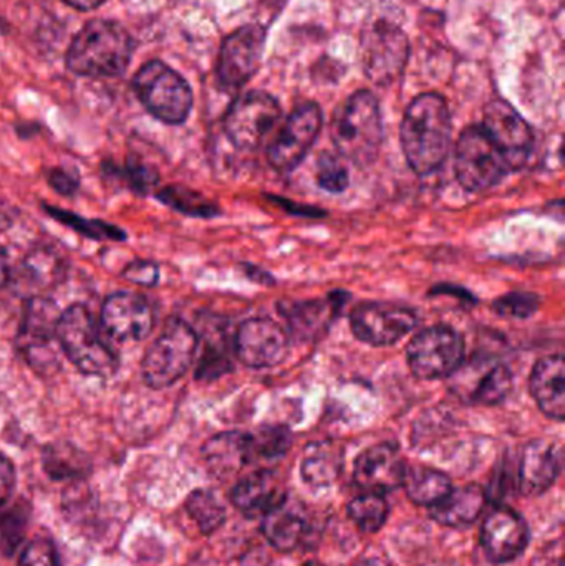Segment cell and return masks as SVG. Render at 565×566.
Instances as JSON below:
<instances>
[{
	"label": "cell",
	"mask_w": 565,
	"mask_h": 566,
	"mask_svg": "<svg viewBox=\"0 0 565 566\" xmlns=\"http://www.w3.org/2000/svg\"><path fill=\"white\" fill-rule=\"evenodd\" d=\"M400 139L408 166L418 176L437 172L451 145V115L447 102L437 93L415 98L405 112Z\"/></svg>",
	"instance_id": "1"
},
{
	"label": "cell",
	"mask_w": 565,
	"mask_h": 566,
	"mask_svg": "<svg viewBox=\"0 0 565 566\" xmlns=\"http://www.w3.org/2000/svg\"><path fill=\"white\" fill-rule=\"evenodd\" d=\"M133 40L125 27L112 20H92L73 39L66 66L76 75L113 78L128 69Z\"/></svg>",
	"instance_id": "2"
},
{
	"label": "cell",
	"mask_w": 565,
	"mask_h": 566,
	"mask_svg": "<svg viewBox=\"0 0 565 566\" xmlns=\"http://www.w3.org/2000/svg\"><path fill=\"white\" fill-rule=\"evenodd\" d=\"M331 135L342 158L358 166L372 165L384 139L377 98L370 92H358L342 103L332 118Z\"/></svg>",
	"instance_id": "3"
},
{
	"label": "cell",
	"mask_w": 565,
	"mask_h": 566,
	"mask_svg": "<svg viewBox=\"0 0 565 566\" xmlns=\"http://www.w3.org/2000/svg\"><path fill=\"white\" fill-rule=\"evenodd\" d=\"M56 343L83 375L108 378L118 369V356L102 338L86 306L73 305L60 315Z\"/></svg>",
	"instance_id": "4"
},
{
	"label": "cell",
	"mask_w": 565,
	"mask_h": 566,
	"mask_svg": "<svg viewBox=\"0 0 565 566\" xmlns=\"http://www.w3.org/2000/svg\"><path fill=\"white\" fill-rule=\"evenodd\" d=\"M198 349V335L181 318H169L161 333L149 346L142 371L146 385L165 389L185 376Z\"/></svg>",
	"instance_id": "5"
},
{
	"label": "cell",
	"mask_w": 565,
	"mask_h": 566,
	"mask_svg": "<svg viewBox=\"0 0 565 566\" xmlns=\"http://www.w3.org/2000/svg\"><path fill=\"white\" fill-rule=\"evenodd\" d=\"M136 95L159 122L181 125L192 108L188 82L158 60L145 63L133 80Z\"/></svg>",
	"instance_id": "6"
},
{
	"label": "cell",
	"mask_w": 565,
	"mask_h": 566,
	"mask_svg": "<svg viewBox=\"0 0 565 566\" xmlns=\"http://www.w3.org/2000/svg\"><path fill=\"white\" fill-rule=\"evenodd\" d=\"M458 181L470 192L490 191L508 175L506 159L483 126L464 129L458 139L454 155Z\"/></svg>",
	"instance_id": "7"
},
{
	"label": "cell",
	"mask_w": 565,
	"mask_h": 566,
	"mask_svg": "<svg viewBox=\"0 0 565 566\" xmlns=\"http://www.w3.org/2000/svg\"><path fill=\"white\" fill-rule=\"evenodd\" d=\"M407 359L417 378H450L463 366V336L450 326H431L414 336L407 348Z\"/></svg>",
	"instance_id": "8"
},
{
	"label": "cell",
	"mask_w": 565,
	"mask_h": 566,
	"mask_svg": "<svg viewBox=\"0 0 565 566\" xmlns=\"http://www.w3.org/2000/svg\"><path fill=\"white\" fill-rule=\"evenodd\" d=\"M281 118V106L274 96L249 92L239 96L226 113L224 132L229 142L242 151H254Z\"/></svg>",
	"instance_id": "9"
},
{
	"label": "cell",
	"mask_w": 565,
	"mask_h": 566,
	"mask_svg": "<svg viewBox=\"0 0 565 566\" xmlns=\"http://www.w3.org/2000/svg\"><path fill=\"white\" fill-rule=\"evenodd\" d=\"M417 325V313L397 303H360L350 315L352 332L370 346L395 345L414 332Z\"/></svg>",
	"instance_id": "10"
},
{
	"label": "cell",
	"mask_w": 565,
	"mask_h": 566,
	"mask_svg": "<svg viewBox=\"0 0 565 566\" xmlns=\"http://www.w3.org/2000/svg\"><path fill=\"white\" fill-rule=\"evenodd\" d=\"M321 129L322 112L315 103L295 108L269 146V165L279 172L294 171L311 151Z\"/></svg>",
	"instance_id": "11"
},
{
	"label": "cell",
	"mask_w": 565,
	"mask_h": 566,
	"mask_svg": "<svg viewBox=\"0 0 565 566\" xmlns=\"http://www.w3.org/2000/svg\"><path fill=\"white\" fill-rule=\"evenodd\" d=\"M362 60L368 78L390 85L404 73L408 60V39L398 27L378 22L362 39Z\"/></svg>",
	"instance_id": "12"
},
{
	"label": "cell",
	"mask_w": 565,
	"mask_h": 566,
	"mask_svg": "<svg viewBox=\"0 0 565 566\" xmlns=\"http://www.w3.org/2000/svg\"><path fill=\"white\" fill-rule=\"evenodd\" d=\"M60 315L55 303L45 296H30L23 312L17 346L25 355L27 361L45 371L56 363L52 343L56 342V325Z\"/></svg>",
	"instance_id": "13"
},
{
	"label": "cell",
	"mask_w": 565,
	"mask_h": 566,
	"mask_svg": "<svg viewBox=\"0 0 565 566\" xmlns=\"http://www.w3.org/2000/svg\"><path fill=\"white\" fill-rule=\"evenodd\" d=\"M486 129L501 155L506 159L510 171L523 168L534 148V135L526 119L503 99H494L484 109Z\"/></svg>",
	"instance_id": "14"
},
{
	"label": "cell",
	"mask_w": 565,
	"mask_h": 566,
	"mask_svg": "<svg viewBox=\"0 0 565 566\" xmlns=\"http://www.w3.org/2000/svg\"><path fill=\"white\" fill-rule=\"evenodd\" d=\"M234 352L239 361L249 368H272L287 356V332L269 318L245 319L236 333Z\"/></svg>",
	"instance_id": "15"
},
{
	"label": "cell",
	"mask_w": 565,
	"mask_h": 566,
	"mask_svg": "<svg viewBox=\"0 0 565 566\" xmlns=\"http://www.w3.org/2000/svg\"><path fill=\"white\" fill-rule=\"evenodd\" d=\"M265 30L259 25H244L222 43L219 52L218 78L228 90L241 88L261 65Z\"/></svg>",
	"instance_id": "16"
},
{
	"label": "cell",
	"mask_w": 565,
	"mask_h": 566,
	"mask_svg": "<svg viewBox=\"0 0 565 566\" xmlns=\"http://www.w3.org/2000/svg\"><path fill=\"white\" fill-rule=\"evenodd\" d=\"M407 462L400 449L391 442L365 449L354 468V481L358 488L372 494H388L397 491L405 482Z\"/></svg>",
	"instance_id": "17"
},
{
	"label": "cell",
	"mask_w": 565,
	"mask_h": 566,
	"mask_svg": "<svg viewBox=\"0 0 565 566\" xmlns=\"http://www.w3.org/2000/svg\"><path fill=\"white\" fill-rule=\"evenodd\" d=\"M481 544L494 564L516 560L530 544L526 521L510 507H498L488 515L481 528Z\"/></svg>",
	"instance_id": "18"
},
{
	"label": "cell",
	"mask_w": 565,
	"mask_h": 566,
	"mask_svg": "<svg viewBox=\"0 0 565 566\" xmlns=\"http://www.w3.org/2000/svg\"><path fill=\"white\" fill-rule=\"evenodd\" d=\"M102 323L119 342H142L151 333L155 316L151 306L136 293H113L103 303Z\"/></svg>",
	"instance_id": "19"
},
{
	"label": "cell",
	"mask_w": 565,
	"mask_h": 566,
	"mask_svg": "<svg viewBox=\"0 0 565 566\" xmlns=\"http://www.w3.org/2000/svg\"><path fill=\"white\" fill-rule=\"evenodd\" d=\"M231 502L245 517L264 518L287 502V492L274 472L259 471L234 485Z\"/></svg>",
	"instance_id": "20"
},
{
	"label": "cell",
	"mask_w": 565,
	"mask_h": 566,
	"mask_svg": "<svg viewBox=\"0 0 565 566\" xmlns=\"http://www.w3.org/2000/svg\"><path fill=\"white\" fill-rule=\"evenodd\" d=\"M561 474V455L556 446L533 441L524 448L520 462V489L526 495H540L556 484Z\"/></svg>",
	"instance_id": "21"
},
{
	"label": "cell",
	"mask_w": 565,
	"mask_h": 566,
	"mask_svg": "<svg viewBox=\"0 0 565 566\" xmlns=\"http://www.w3.org/2000/svg\"><path fill=\"white\" fill-rule=\"evenodd\" d=\"M531 395L547 418H565V361L563 355L540 359L531 373Z\"/></svg>",
	"instance_id": "22"
},
{
	"label": "cell",
	"mask_w": 565,
	"mask_h": 566,
	"mask_svg": "<svg viewBox=\"0 0 565 566\" xmlns=\"http://www.w3.org/2000/svg\"><path fill=\"white\" fill-rule=\"evenodd\" d=\"M202 458L209 471L218 478L238 474L245 465L254 462L252 436L238 431L215 436L202 448Z\"/></svg>",
	"instance_id": "23"
},
{
	"label": "cell",
	"mask_w": 565,
	"mask_h": 566,
	"mask_svg": "<svg viewBox=\"0 0 565 566\" xmlns=\"http://www.w3.org/2000/svg\"><path fill=\"white\" fill-rule=\"evenodd\" d=\"M486 507V492L480 485L453 489L443 501L431 507V518L451 528L474 524Z\"/></svg>",
	"instance_id": "24"
},
{
	"label": "cell",
	"mask_w": 565,
	"mask_h": 566,
	"mask_svg": "<svg viewBox=\"0 0 565 566\" xmlns=\"http://www.w3.org/2000/svg\"><path fill=\"white\" fill-rule=\"evenodd\" d=\"M474 385L464 386L461 396L471 405L494 406L503 402L513 389V375L503 363H480L478 368L471 366Z\"/></svg>",
	"instance_id": "25"
},
{
	"label": "cell",
	"mask_w": 565,
	"mask_h": 566,
	"mask_svg": "<svg viewBox=\"0 0 565 566\" xmlns=\"http://www.w3.org/2000/svg\"><path fill=\"white\" fill-rule=\"evenodd\" d=\"M307 531L305 518L299 512L287 509V502L262 521V534L279 552H292L301 547Z\"/></svg>",
	"instance_id": "26"
},
{
	"label": "cell",
	"mask_w": 565,
	"mask_h": 566,
	"mask_svg": "<svg viewBox=\"0 0 565 566\" xmlns=\"http://www.w3.org/2000/svg\"><path fill=\"white\" fill-rule=\"evenodd\" d=\"M404 485L410 501L427 507H433L453 491L451 479L431 468L407 469Z\"/></svg>",
	"instance_id": "27"
},
{
	"label": "cell",
	"mask_w": 565,
	"mask_h": 566,
	"mask_svg": "<svg viewBox=\"0 0 565 566\" xmlns=\"http://www.w3.org/2000/svg\"><path fill=\"white\" fill-rule=\"evenodd\" d=\"M302 478L314 488L334 484L342 472V452L327 442L311 446L302 461Z\"/></svg>",
	"instance_id": "28"
},
{
	"label": "cell",
	"mask_w": 565,
	"mask_h": 566,
	"mask_svg": "<svg viewBox=\"0 0 565 566\" xmlns=\"http://www.w3.org/2000/svg\"><path fill=\"white\" fill-rule=\"evenodd\" d=\"M63 275H65V268H63L62 259L49 249H36V251L30 252L20 269L22 282L36 292L59 285Z\"/></svg>",
	"instance_id": "29"
},
{
	"label": "cell",
	"mask_w": 565,
	"mask_h": 566,
	"mask_svg": "<svg viewBox=\"0 0 565 566\" xmlns=\"http://www.w3.org/2000/svg\"><path fill=\"white\" fill-rule=\"evenodd\" d=\"M30 521V504L25 499L0 502V552L6 557L22 544Z\"/></svg>",
	"instance_id": "30"
},
{
	"label": "cell",
	"mask_w": 565,
	"mask_h": 566,
	"mask_svg": "<svg viewBox=\"0 0 565 566\" xmlns=\"http://www.w3.org/2000/svg\"><path fill=\"white\" fill-rule=\"evenodd\" d=\"M345 300H347V296L338 298V295H332L325 302L299 303L289 312L292 329L299 333V335L312 338L315 333L327 328L332 313H337L338 308H342V302H345Z\"/></svg>",
	"instance_id": "31"
},
{
	"label": "cell",
	"mask_w": 565,
	"mask_h": 566,
	"mask_svg": "<svg viewBox=\"0 0 565 566\" xmlns=\"http://www.w3.org/2000/svg\"><path fill=\"white\" fill-rule=\"evenodd\" d=\"M347 512L350 521L360 531L367 532V534H375L387 522L388 514H390V505H388L387 499L384 495L365 492V494L358 495L354 501H350Z\"/></svg>",
	"instance_id": "32"
},
{
	"label": "cell",
	"mask_w": 565,
	"mask_h": 566,
	"mask_svg": "<svg viewBox=\"0 0 565 566\" xmlns=\"http://www.w3.org/2000/svg\"><path fill=\"white\" fill-rule=\"evenodd\" d=\"M43 468L53 479L82 478L90 471L88 459L70 444H52L43 451Z\"/></svg>",
	"instance_id": "33"
},
{
	"label": "cell",
	"mask_w": 565,
	"mask_h": 566,
	"mask_svg": "<svg viewBox=\"0 0 565 566\" xmlns=\"http://www.w3.org/2000/svg\"><path fill=\"white\" fill-rule=\"evenodd\" d=\"M156 198L163 205L169 206L181 214L192 216V218H212L219 214L218 206L208 201L205 196L191 189L182 188V186H168L158 192Z\"/></svg>",
	"instance_id": "34"
},
{
	"label": "cell",
	"mask_w": 565,
	"mask_h": 566,
	"mask_svg": "<svg viewBox=\"0 0 565 566\" xmlns=\"http://www.w3.org/2000/svg\"><path fill=\"white\" fill-rule=\"evenodd\" d=\"M186 509L192 521L205 535L218 531L226 522V509L218 497L209 491H196L186 501Z\"/></svg>",
	"instance_id": "35"
},
{
	"label": "cell",
	"mask_w": 565,
	"mask_h": 566,
	"mask_svg": "<svg viewBox=\"0 0 565 566\" xmlns=\"http://www.w3.org/2000/svg\"><path fill=\"white\" fill-rule=\"evenodd\" d=\"M45 209L55 221L70 226V228L75 229L76 232L86 235V238L96 239V241H123L126 238L122 229L106 224V222L90 221V219L80 218V216L62 211V209Z\"/></svg>",
	"instance_id": "36"
},
{
	"label": "cell",
	"mask_w": 565,
	"mask_h": 566,
	"mask_svg": "<svg viewBox=\"0 0 565 566\" xmlns=\"http://www.w3.org/2000/svg\"><path fill=\"white\" fill-rule=\"evenodd\" d=\"M317 182L325 191L334 192V195L344 192L350 185L347 166L337 156L324 153L318 158Z\"/></svg>",
	"instance_id": "37"
},
{
	"label": "cell",
	"mask_w": 565,
	"mask_h": 566,
	"mask_svg": "<svg viewBox=\"0 0 565 566\" xmlns=\"http://www.w3.org/2000/svg\"><path fill=\"white\" fill-rule=\"evenodd\" d=\"M540 296L533 295V293L514 292L496 300L494 302V310L503 316L530 318L531 315H534L540 310Z\"/></svg>",
	"instance_id": "38"
},
{
	"label": "cell",
	"mask_w": 565,
	"mask_h": 566,
	"mask_svg": "<svg viewBox=\"0 0 565 566\" xmlns=\"http://www.w3.org/2000/svg\"><path fill=\"white\" fill-rule=\"evenodd\" d=\"M289 434L282 429H268L252 436V451L255 459H278L287 451Z\"/></svg>",
	"instance_id": "39"
},
{
	"label": "cell",
	"mask_w": 565,
	"mask_h": 566,
	"mask_svg": "<svg viewBox=\"0 0 565 566\" xmlns=\"http://www.w3.org/2000/svg\"><path fill=\"white\" fill-rule=\"evenodd\" d=\"M19 566H62V564L52 542L46 538H35L27 545Z\"/></svg>",
	"instance_id": "40"
},
{
	"label": "cell",
	"mask_w": 565,
	"mask_h": 566,
	"mask_svg": "<svg viewBox=\"0 0 565 566\" xmlns=\"http://www.w3.org/2000/svg\"><path fill=\"white\" fill-rule=\"evenodd\" d=\"M123 279L138 283V285H155L159 279V271L155 264L146 261H136L123 272Z\"/></svg>",
	"instance_id": "41"
},
{
	"label": "cell",
	"mask_w": 565,
	"mask_h": 566,
	"mask_svg": "<svg viewBox=\"0 0 565 566\" xmlns=\"http://www.w3.org/2000/svg\"><path fill=\"white\" fill-rule=\"evenodd\" d=\"M13 488H15V469L6 455L0 454V502L10 499Z\"/></svg>",
	"instance_id": "42"
},
{
	"label": "cell",
	"mask_w": 565,
	"mask_h": 566,
	"mask_svg": "<svg viewBox=\"0 0 565 566\" xmlns=\"http://www.w3.org/2000/svg\"><path fill=\"white\" fill-rule=\"evenodd\" d=\"M49 181L50 185H52L56 191L62 192V195H73V192L76 191V188H79V182H76L75 179L70 178L66 172L59 171V169H56V171H52Z\"/></svg>",
	"instance_id": "43"
},
{
	"label": "cell",
	"mask_w": 565,
	"mask_h": 566,
	"mask_svg": "<svg viewBox=\"0 0 565 566\" xmlns=\"http://www.w3.org/2000/svg\"><path fill=\"white\" fill-rule=\"evenodd\" d=\"M63 2L69 3V6H72L73 9L93 10L96 9V7L102 6V3H105L106 0H63Z\"/></svg>",
	"instance_id": "44"
},
{
	"label": "cell",
	"mask_w": 565,
	"mask_h": 566,
	"mask_svg": "<svg viewBox=\"0 0 565 566\" xmlns=\"http://www.w3.org/2000/svg\"><path fill=\"white\" fill-rule=\"evenodd\" d=\"M9 259H7L6 251L0 248V286L6 285L7 281H9Z\"/></svg>",
	"instance_id": "45"
},
{
	"label": "cell",
	"mask_w": 565,
	"mask_h": 566,
	"mask_svg": "<svg viewBox=\"0 0 565 566\" xmlns=\"http://www.w3.org/2000/svg\"><path fill=\"white\" fill-rule=\"evenodd\" d=\"M355 566H391L388 564L387 560H384V558L378 557H370V558H364V560L358 562Z\"/></svg>",
	"instance_id": "46"
}]
</instances>
